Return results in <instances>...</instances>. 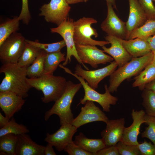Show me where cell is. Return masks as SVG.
<instances>
[{
    "label": "cell",
    "mask_w": 155,
    "mask_h": 155,
    "mask_svg": "<svg viewBox=\"0 0 155 155\" xmlns=\"http://www.w3.org/2000/svg\"><path fill=\"white\" fill-rule=\"evenodd\" d=\"M27 68L17 63L3 64L0 73H4L5 77L0 85V92L11 91L24 98L27 97L31 87L27 80Z\"/></svg>",
    "instance_id": "6da1fadb"
},
{
    "label": "cell",
    "mask_w": 155,
    "mask_h": 155,
    "mask_svg": "<svg viewBox=\"0 0 155 155\" xmlns=\"http://www.w3.org/2000/svg\"><path fill=\"white\" fill-rule=\"evenodd\" d=\"M27 80L31 88L42 92L41 100L45 103L58 100L64 92L67 81L64 77L44 73L38 77L27 78Z\"/></svg>",
    "instance_id": "7a4b0ae2"
},
{
    "label": "cell",
    "mask_w": 155,
    "mask_h": 155,
    "mask_svg": "<svg viewBox=\"0 0 155 155\" xmlns=\"http://www.w3.org/2000/svg\"><path fill=\"white\" fill-rule=\"evenodd\" d=\"M82 86L80 82L74 84L71 80L67 81L62 95L55 102L51 108L45 113V120L47 121L51 115L55 114L59 117L61 125L67 123L71 124L74 118L71 105L75 94Z\"/></svg>",
    "instance_id": "3957f363"
},
{
    "label": "cell",
    "mask_w": 155,
    "mask_h": 155,
    "mask_svg": "<svg viewBox=\"0 0 155 155\" xmlns=\"http://www.w3.org/2000/svg\"><path fill=\"white\" fill-rule=\"evenodd\" d=\"M153 57L152 51L144 56L133 57L132 59L110 75L108 89L111 93L117 91V88L125 80L139 74L148 65L151 63Z\"/></svg>",
    "instance_id": "277c9868"
},
{
    "label": "cell",
    "mask_w": 155,
    "mask_h": 155,
    "mask_svg": "<svg viewBox=\"0 0 155 155\" xmlns=\"http://www.w3.org/2000/svg\"><path fill=\"white\" fill-rule=\"evenodd\" d=\"M59 66L63 69L65 73L75 78L82 84L84 89V95L83 98L80 99L78 105L80 104H84L88 100L92 101L100 105L104 111L108 112L110 111L111 105L116 104L118 100V98L111 95L107 85H104L105 93L103 94L100 93L90 87L84 79L73 73L68 68L61 64Z\"/></svg>",
    "instance_id": "5b68a950"
},
{
    "label": "cell",
    "mask_w": 155,
    "mask_h": 155,
    "mask_svg": "<svg viewBox=\"0 0 155 155\" xmlns=\"http://www.w3.org/2000/svg\"><path fill=\"white\" fill-rule=\"evenodd\" d=\"M97 22L92 18L83 17L73 22V38L75 44L92 45L102 46L110 44L107 41H98L92 39L98 35L92 25Z\"/></svg>",
    "instance_id": "8992f818"
},
{
    "label": "cell",
    "mask_w": 155,
    "mask_h": 155,
    "mask_svg": "<svg viewBox=\"0 0 155 155\" xmlns=\"http://www.w3.org/2000/svg\"><path fill=\"white\" fill-rule=\"evenodd\" d=\"M25 40L22 34L16 32L0 45V60L3 64L17 63L25 48Z\"/></svg>",
    "instance_id": "52a82bcc"
},
{
    "label": "cell",
    "mask_w": 155,
    "mask_h": 155,
    "mask_svg": "<svg viewBox=\"0 0 155 155\" xmlns=\"http://www.w3.org/2000/svg\"><path fill=\"white\" fill-rule=\"evenodd\" d=\"M73 20L69 16L56 28L50 29L52 33H57L63 38L66 44L67 53L65 61L62 65L65 66L71 61V57L73 56L79 63L82 64L87 70L88 68L81 61L77 52L73 38Z\"/></svg>",
    "instance_id": "ba28073f"
},
{
    "label": "cell",
    "mask_w": 155,
    "mask_h": 155,
    "mask_svg": "<svg viewBox=\"0 0 155 155\" xmlns=\"http://www.w3.org/2000/svg\"><path fill=\"white\" fill-rule=\"evenodd\" d=\"M66 0H51L40 8V16L44 17L46 21L60 25L69 16L71 7Z\"/></svg>",
    "instance_id": "9c48e42d"
},
{
    "label": "cell",
    "mask_w": 155,
    "mask_h": 155,
    "mask_svg": "<svg viewBox=\"0 0 155 155\" xmlns=\"http://www.w3.org/2000/svg\"><path fill=\"white\" fill-rule=\"evenodd\" d=\"M78 55L83 64H87L96 68L100 64L113 61V58L104 53L96 46L75 44Z\"/></svg>",
    "instance_id": "30bf717a"
},
{
    "label": "cell",
    "mask_w": 155,
    "mask_h": 155,
    "mask_svg": "<svg viewBox=\"0 0 155 155\" xmlns=\"http://www.w3.org/2000/svg\"><path fill=\"white\" fill-rule=\"evenodd\" d=\"M107 16L100 25L101 29L107 35L116 36L127 40L128 35L126 22H123L117 16L112 4L107 2Z\"/></svg>",
    "instance_id": "8fae6325"
},
{
    "label": "cell",
    "mask_w": 155,
    "mask_h": 155,
    "mask_svg": "<svg viewBox=\"0 0 155 155\" xmlns=\"http://www.w3.org/2000/svg\"><path fill=\"white\" fill-rule=\"evenodd\" d=\"M118 65L115 61L103 68L95 70L83 69L80 64H77L74 73L85 80L88 85L94 90L96 89L99 83L106 77L110 76L116 70Z\"/></svg>",
    "instance_id": "7c38bea8"
},
{
    "label": "cell",
    "mask_w": 155,
    "mask_h": 155,
    "mask_svg": "<svg viewBox=\"0 0 155 155\" xmlns=\"http://www.w3.org/2000/svg\"><path fill=\"white\" fill-rule=\"evenodd\" d=\"M84 104L71 123L77 128L91 122L102 121L106 123L108 121L109 119L106 115L95 105L94 102L88 100Z\"/></svg>",
    "instance_id": "4fadbf2b"
},
{
    "label": "cell",
    "mask_w": 155,
    "mask_h": 155,
    "mask_svg": "<svg viewBox=\"0 0 155 155\" xmlns=\"http://www.w3.org/2000/svg\"><path fill=\"white\" fill-rule=\"evenodd\" d=\"M59 129L54 133H47L44 141L54 146L59 152L64 150L65 148L73 141L72 138L77 131V128L71 124L61 125Z\"/></svg>",
    "instance_id": "5bb4252c"
},
{
    "label": "cell",
    "mask_w": 155,
    "mask_h": 155,
    "mask_svg": "<svg viewBox=\"0 0 155 155\" xmlns=\"http://www.w3.org/2000/svg\"><path fill=\"white\" fill-rule=\"evenodd\" d=\"M106 41L111 44L107 48L105 46H102L103 51L110 55L120 67L130 61L133 57L129 54L122 44L123 39L116 36L107 35L104 37Z\"/></svg>",
    "instance_id": "9a60e30c"
},
{
    "label": "cell",
    "mask_w": 155,
    "mask_h": 155,
    "mask_svg": "<svg viewBox=\"0 0 155 155\" xmlns=\"http://www.w3.org/2000/svg\"><path fill=\"white\" fill-rule=\"evenodd\" d=\"M125 123L124 118L108 120L106 128L100 133L106 146H115L122 141Z\"/></svg>",
    "instance_id": "2e32d148"
},
{
    "label": "cell",
    "mask_w": 155,
    "mask_h": 155,
    "mask_svg": "<svg viewBox=\"0 0 155 155\" xmlns=\"http://www.w3.org/2000/svg\"><path fill=\"white\" fill-rule=\"evenodd\" d=\"M146 114L145 111L143 110H132L131 115L133 122L130 126L124 128L121 141L123 143L130 145L137 146L138 144V136L140 133L141 125L145 122L144 117Z\"/></svg>",
    "instance_id": "e0dca14e"
},
{
    "label": "cell",
    "mask_w": 155,
    "mask_h": 155,
    "mask_svg": "<svg viewBox=\"0 0 155 155\" xmlns=\"http://www.w3.org/2000/svg\"><path fill=\"white\" fill-rule=\"evenodd\" d=\"M25 101L24 98L14 92H0V107L9 119L22 109Z\"/></svg>",
    "instance_id": "ac0fdd59"
},
{
    "label": "cell",
    "mask_w": 155,
    "mask_h": 155,
    "mask_svg": "<svg viewBox=\"0 0 155 155\" xmlns=\"http://www.w3.org/2000/svg\"><path fill=\"white\" fill-rule=\"evenodd\" d=\"M17 135L16 155H44L45 146L37 144L26 133Z\"/></svg>",
    "instance_id": "d6986e66"
},
{
    "label": "cell",
    "mask_w": 155,
    "mask_h": 155,
    "mask_svg": "<svg viewBox=\"0 0 155 155\" xmlns=\"http://www.w3.org/2000/svg\"><path fill=\"white\" fill-rule=\"evenodd\" d=\"M128 0L129 11L126 25L129 36L132 30L142 26L146 21L147 19L138 0Z\"/></svg>",
    "instance_id": "ffe728a7"
},
{
    "label": "cell",
    "mask_w": 155,
    "mask_h": 155,
    "mask_svg": "<svg viewBox=\"0 0 155 155\" xmlns=\"http://www.w3.org/2000/svg\"><path fill=\"white\" fill-rule=\"evenodd\" d=\"M122 44L133 57H142L152 52L148 42L146 40L139 38L129 40L123 39Z\"/></svg>",
    "instance_id": "44dd1931"
},
{
    "label": "cell",
    "mask_w": 155,
    "mask_h": 155,
    "mask_svg": "<svg viewBox=\"0 0 155 155\" xmlns=\"http://www.w3.org/2000/svg\"><path fill=\"white\" fill-rule=\"evenodd\" d=\"M77 145L84 150L96 155V153L106 146L103 139H92L88 138L83 133L80 132L75 136L73 141Z\"/></svg>",
    "instance_id": "7402d4cb"
},
{
    "label": "cell",
    "mask_w": 155,
    "mask_h": 155,
    "mask_svg": "<svg viewBox=\"0 0 155 155\" xmlns=\"http://www.w3.org/2000/svg\"><path fill=\"white\" fill-rule=\"evenodd\" d=\"M155 79V67L151 63L134 78L132 87H138L140 90L142 91L147 84Z\"/></svg>",
    "instance_id": "603a6c76"
},
{
    "label": "cell",
    "mask_w": 155,
    "mask_h": 155,
    "mask_svg": "<svg viewBox=\"0 0 155 155\" xmlns=\"http://www.w3.org/2000/svg\"><path fill=\"white\" fill-rule=\"evenodd\" d=\"M155 34V20H148L141 26L132 30L127 40L139 38L146 40Z\"/></svg>",
    "instance_id": "cb8c5ba5"
},
{
    "label": "cell",
    "mask_w": 155,
    "mask_h": 155,
    "mask_svg": "<svg viewBox=\"0 0 155 155\" xmlns=\"http://www.w3.org/2000/svg\"><path fill=\"white\" fill-rule=\"evenodd\" d=\"M20 21L18 16H15L0 23V45L10 35L19 29Z\"/></svg>",
    "instance_id": "d4e9b609"
},
{
    "label": "cell",
    "mask_w": 155,
    "mask_h": 155,
    "mask_svg": "<svg viewBox=\"0 0 155 155\" xmlns=\"http://www.w3.org/2000/svg\"><path fill=\"white\" fill-rule=\"evenodd\" d=\"M41 51L26 42L25 48L17 64L20 67L27 68L33 63Z\"/></svg>",
    "instance_id": "484cf974"
},
{
    "label": "cell",
    "mask_w": 155,
    "mask_h": 155,
    "mask_svg": "<svg viewBox=\"0 0 155 155\" xmlns=\"http://www.w3.org/2000/svg\"><path fill=\"white\" fill-rule=\"evenodd\" d=\"M65 60V54L61 51L47 53L44 61V73L53 74L60 63Z\"/></svg>",
    "instance_id": "4316f807"
},
{
    "label": "cell",
    "mask_w": 155,
    "mask_h": 155,
    "mask_svg": "<svg viewBox=\"0 0 155 155\" xmlns=\"http://www.w3.org/2000/svg\"><path fill=\"white\" fill-rule=\"evenodd\" d=\"M47 53L42 50L33 63L27 68V76L29 78L38 77L44 73V61Z\"/></svg>",
    "instance_id": "83f0119b"
},
{
    "label": "cell",
    "mask_w": 155,
    "mask_h": 155,
    "mask_svg": "<svg viewBox=\"0 0 155 155\" xmlns=\"http://www.w3.org/2000/svg\"><path fill=\"white\" fill-rule=\"evenodd\" d=\"M17 135L8 133L0 137V152L6 153L7 155H16Z\"/></svg>",
    "instance_id": "f1b7e54d"
},
{
    "label": "cell",
    "mask_w": 155,
    "mask_h": 155,
    "mask_svg": "<svg viewBox=\"0 0 155 155\" xmlns=\"http://www.w3.org/2000/svg\"><path fill=\"white\" fill-rule=\"evenodd\" d=\"M29 132V130L26 126L23 124L17 123L14 118L12 117L6 125L0 128V137L8 133L17 135L27 133Z\"/></svg>",
    "instance_id": "f546056e"
},
{
    "label": "cell",
    "mask_w": 155,
    "mask_h": 155,
    "mask_svg": "<svg viewBox=\"0 0 155 155\" xmlns=\"http://www.w3.org/2000/svg\"><path fill=\"white\" fill-rule=\"evenodd\" d=\"M142 91V104L145 109L146 114L155 117V93L146 89Z\"/></svg>",
    "instance_id": "4dcf8cb0"
},
{
    "label": "cell",
    "mask_w": 155,
    "mask_h": 155,
    "mask_svg": "<svg viewBox=\"0 0 155 155\" xmlns=\"http://www.w3.org/2000/svg\"><path fill=\"white\" fill-rule=\"evenodd\" d=\"M26 41L29 44L36 47L47 53L61 51V49L66 46L64 40H63L60 41L51 43H40L38 40L32 41L26 39Z\"/></svg>",
    "instance_id": "1f68e13d"
},
{
    "label": "cell",
    "mask_w": 155,
    "mask_h": 155,
    "mask_svg": "<svg viewBox=\"0 0 155 155\" xmlns=\"http://www.w3.org/2000/svg\"><path fill=\"white\" fill-rule=\"evenodd\" d=\"M144 119V123L148 125V127L141 133V137L148 139L155 144V117L146 114Z\"/></svg>",
    "instance_id": "d6a6232c"
},
{
    "label": "cell",
    "mask_w": 155,
    "mask_h": 155,
    "mask_svg": "<svg viewBox=\"0 0 155 155\" xmlns=\"http://www.w3.org/2000/svg\"><path fill=\"white\" fill-rule=\"evenodd\" d=\"M116 146L120 155H141L137 146L127 144L121 141Z\"/></svg>",
    "instance_id": "836d02e7"
},
{
    "label": "cell",
    "mask_w": 155,
    "mask_h": 155,
    "mask_svg": "<svg viewBox=\"0 0 155 155\" xmlns=\"http://www.w3.org/2000/svg\"><path fill=\"white\" fill-rule=\"evenodd\" d=\"M148 20H155V7L153 0H138Z\"/></svg>",
    "instance_id": "e575fe53"
},
{
    "label": "cell",
    "mask_w": 155,
    "mask_h": 155,
    "mask_svg": "<svg viewBox=\"0 0 155 155\" xmlns=\"http://www.w3.org/2000/svg\"><path fill=\"white\" fill-rule=\"evenodd\" d=\"M64 150L69 155H94L77 145L73 141L68 144Z\"/></svg>",
    "instance_id": "d590c367"
},
{
    "label": "cell",
    "mask_w": 155,
    "mask_h": 155,
    "mask_svg": "<svg viewBox=\"0 0 155 155\" xmlns=\"http://www.w3.org/2000/svg\"><path fill=\"white\" fill-rule=\"evenodd\" d=\"M21 12L18 16L20 21L26 25H28L31 19V16L29 9L28 0H22Z\"/></svg>",
    "instance_id": "8d00e7d4"
},
{
    "label": "cell",
    "mask_w": 155,
    "mask_h": 155,
    "mask_svg": "<svg viewBox=\"0 0 155 155\" xmlns=\"http://www.w3.org/2000/svg\"><path fill=\"white\" fill-rule=\"evenodd\" d=\"M141 155H155V144L144 140L143 142L137 146Z\"/></svg>",
    "instance_id": "74e56055"
},
{
    "label": "cell",
    "mask_w": 155,
    "mask_h": 155,
    "mask_svg": "<svg viewBox=\"0 0 155 155\" xmlns=\"http://www.w3.org/2000/svg\"><path fill=\"white\" fill-rule=\"evenodd\" d=\"M96 155H120L115 146H106L98 151Z\"/></svg>",
    "instance_id": "f35d334b"
},
{
    "label": "cell",
    "mask_w": 155,
    "mask_h": 155,
    "mask_svg": "<svg viewBox=\"0 0 155 155\" xmlns=\"http://www.w3.org/2000/svg\"><path fill=\"white\" fill-rule=\"evenodd\" d=\"M53 146L51 144L48 143L45 146L44 155H56L53 148Z\"/></svg>",
    "instance_id": "ab89813d"
},
{
    "label": "cell",
    "mask_w": 155,
    "mask_h": 155,
    "mask_svg": "<svg viewBox=\"0 0 155 155\" xmlns=\"http://www.w3.org/2000/svg\"><path fill=\"white\" fill-rule=\"evenodd\" d=\"M148 43L152 51L155 52V34L146 40Z\"/></svg>",
    "instance_id": "60d3db41"
},
{
    "label": "cell",
    "mask_w": 155,
    "mask_h": 155,
    "mask_svg": "<svg viewBox=\"0 0 155 155\" xmlns=\"http://www.w3.org/2000/svg\"><path fill=\"white\" fill-rule=\"evenodd\" d=\"M10 119L6 117H4L0 113V127L2 128L6 125L9 122Z\"/></svg>",
    "instance_id": "b9f144b4"
},
{
    "label": "cell",
    "mask_w": 155,
    "mask_h": 155,
    "mask_svg": "<svg viewBox=\"0 0 155 155\" xmlns=\"http://www.w3.org/2000/svg\"><path fill=\"white\" fill-rule=\"evenodd\" d=\"M144 89L152 91L155 93V79L147 84Z\"/></svg>",
    "instance_id": "7bdbcfd3"
},
{
    "label": "cell",
    "mask_w": 155,
    "mask_h": 155,
    "mask_svg": "<svg viewBox=\"0 0 155 155\" xmlns=\"http://www.w3.org/2000/svg\"><path fill=\"white\" fill-rule=\"evenodd\" d=\"M69 4H74L84 2V0H66Z\"/></svg>",
    "instance_id": "ee69618b"
},
{
    "label": "cell",
    "mask_w": 155,
    "mask_h": 155,
    "mask_svg": "<svg viewBox=\"0 0 155 155\" xmlns=\"http://www.w3.org/2000/svg\"><path fill=\"white\" fill-rule=\"evenodd\" d=\"M106 2H108L110 3L112 5L113 8L116 10H117L116 4V0H105Z\"/></svg>",
    "instance_id": "f6af8a7d"
},
{
    "label": "cell",
    "mask_w": 155,
    "mask_h": 155,
    "mask_svg": "<svg viewBox=\"0 0 155 155\" xmlns=\"http://www.w3.org/2000/svg\"><path fill=\"white\" fill-rule=\"evenodd\" d=\"M153 52V57L151 63L155 67V52Z\"/></svg>",
    "instance_id": "bcb514c9"
},
{
    "label": "cell",
    "mask_w": 155,
    "mask_h": 155,
    "mask_svg": "<svg viewBox=\"0 0 155 155\" xmlns=\"http://www.w3.org/2000/svg\"><path fill=\"white\" fill-rule=\"evenodd\" d=\"M89 0H84V2L86 3Z\"/></svg>",
    "instance_id": "7dc6e473"
},
{
    "label": "cell",
    "mask_w": 155,
    "mask_h": 155,
    "mask_svg": "<svg viewBox=\"0 0 155 155\" xmlns=\"http://www.w3.org/2000/svg\"><path fill=\"white\" fill-rule=\"evenodd\" d=\"M153 1L155 2V0H153Z\"/></svg>",
    "instance_id": "c3c4849f"
}]
</instances>
